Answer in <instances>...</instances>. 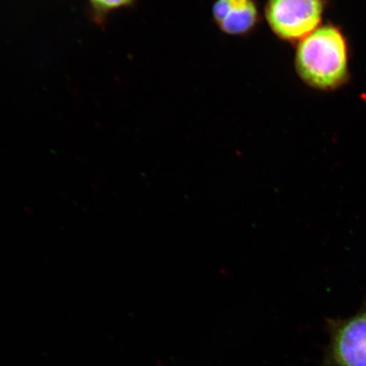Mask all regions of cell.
<instances>
[{
  "instance_id": "obj_1",
  "label": "cell",
  "mask_w": 366,
  "mask_h": 366,
  "mask_svg": "<svg viewBox=\"0 0 366 366\" xmlns=\"http://www.w3.org/2000/svg\"><path fill=\"white\" fill-rule=\"evenodd\" d=\"M297 74L319 89L335 88L347 70V46L336 27L324 26L300 41L295 56Z\"/></svg>"
},
{
  "instance_id": "obj_2",
  "label": "cell",
  "mask_w": 366,
  "mask_h": 366,
  "mask_svg": "<svg viewBox=\"0 0 366 366\" xmlns=\"http://www.w3.org/2000/svg\"><path fill=\"white\" fill-rule=\"evenodd\" d=\"M322 0H268L264 9L269 29L279 39L300 41L318 29Z\"/></svg>"
},
{
  "instance_id": "obj_3",
  "label": "cell",
  "mask_w": 366,
  "mask_h": 366,
  "mask_svg": "<svg viewBox=\"0 0 366 366\" xmlns=\"http://www.w3.org/2000/svg\"><path fill=\"white\" fill-rule=\"evenodd\" d=\"M327 366H366V306L347 319L328 320Z\"/></svg>"
},
{
  "instance_id": "obj_4",
  "label": "cell",
  "mask_w": 366,
  "mask_h": 366,
  "mask_svg": "<svg viewBox=\"0 0 366 366\" xmlns=\"http://www.w3.org/2000/svg\"><path fill=\"white\" fill-rule=\"evenodd\" d=\"M212 12L219 29L231 36L249 34L259 21L254 0H216Z\"/></svg>"
},
{
  "instance_id": "obj_5",
  "label": "cell",
  "mask_w": 366,
  "mask_h": 366,
  "mask_svg": "<svg viewBox=\"0 0 366 366\" xmlns=\"http://www.w3.org/2000/svg\"><path fill=\"white\" fill-rule=\"evenodd\" d=\"M136 0H88L90 20L99 27L107 26L109 16L114 11L134 6Z\"/></svg>"
}]
</instances>
